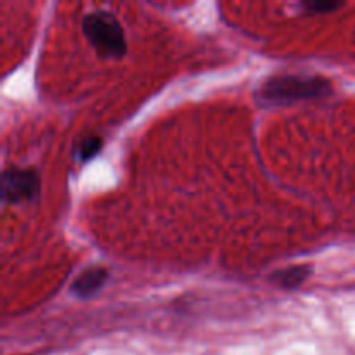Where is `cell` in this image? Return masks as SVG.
<instances>
[{
	"label": "cell",
	"mask_w": 355,
	"mask_h": 355,
	"mask_svg": "<svg viewBox=\"0 0 355 355\" xmlns=\"http://www.w3.org/2000/svg\"><path fill=\"white\" fill-rule=\"evenodd\" d=\"M83 35L90 42L97 54L103 58L120 59L127 52L123 28L110 10H94L82 21Z\"/></svg>",
	"instance_id": "7a4b0ae2"
},
{
	"label": "cell",
	"mask_w": 355,
	"mask_h": 355,
	"mask_svg": "<svg viewBox=\"0 0 355 355\" xmlns=\"http://www.w3.org/2000/svg\"><path fill=\"white\" fill-rule=\"evenodd\" d=\"M40 191L38 173L31 168H7L2 173V198L6 203H21L35 198Z\"/></svg>",
	"instance_id": "3957f363"
},
{
	"label": "cell",
	"mask_w": 355,
	"mask_h": 355,
	"mask_svg": "<svg viewBox=\"0 0 355 355\" xmlns=\"http://www.w3.org/2000/svg\"><path fill=\"white\" fill-rule=\"evenodd\" d=\"M342 6H343L342 2H326V0H315V2H304L302 3V9L309 10L311 14H318V12H329V10H335Z\"/></svg>",
	"instance_id": "52a82bcc"
},
{
	"label": "cell",
	"mask_w": 355,
	"mask_h": 355,
	"mask_svg": "<svg viewBox=\"0 0 355 355\" xmlns=\"http://www.w3.org/2000/svg\"><path fill=\"white\" fill-rule=\"evenodd\" d=\"M101 148H103V139L97 137V135H90V137L80 141L78 148H76V156H78L80 162H89L90 158L99 155Z\"/></svg>",
	"instance_id": "8992f818"
},
{
	"label": "cell",
	"mask_w": 355,
	"mask_h": 355,
	"mask_svg": "<svg viewBox=\"0 0 355 355\" xmlns=\"http://www.w3.org/2000/svg\"><path fill=\"white\" fill-rule=\"evenodd\" d=\"M312 267L311 266H293L281 269L270 276V281L281 284L283 288H297L311 276Z\"/></svg>",
	"instance_id": "5b68a950"
},
{
	"label": "cell",
	"mask_w": 355,
	"mask_h": 355,
	"mask_svg": "<svg viewBox=\"0 0 355 355\" xmlns=\"http://www.w3.org/2000/svg\"><path fill=\"white\" fill-rule=\"evenodd\" d=\"M107 281V270L104 267L94 266L83 270L71 284V291L78 297H90L103 288Z\"/></svg>",
	"instance_id": "277c9868"
},
{
	"label": "cell",
	"mask_w": 355,
	"mask_h": 355,
	"mask_svg": "<svg viewBox=\"0 0 355 355\" xmlns=\"http://www.w3.org/2000/svg\"><path fill=\"white\" fill-rule=\"evenodd\" d=\"M329 80L318 75H274L260 87V97L274 104L318 99L331 94Z\"/></svg>",
	"instance_id": "6da1fadb"
}]
</instances>
